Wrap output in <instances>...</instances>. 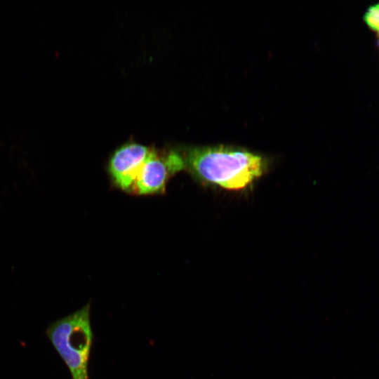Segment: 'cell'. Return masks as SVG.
Here are the masks:
<instances>
[{
    "label": "cell",
    "mask_w": 379,
    "mask_h": 379,
    "mask_svg": "<svg viewBox=\"0 0 379 379\" xmlns=\"http://www.w3.org/2000/svg\"><path fill=\"white\" fill-rule=\"evenodd\" d=\"M47 334L72 379H88V364L93 340L89 305L53 322Z\"/></svg>",
    "instance_id": "2"
},
{
    "label": "cell",
    "mask_w": 379,
    "mask_h": 379,
    "mask_svg": "<svg viewBox=\"0 0 379 379\" xmlns=\"http://www.w3.org/2000/svg\"><path fill=\"white\" fill-rule=\"evenodd\" d=\"M378 43H379V32H378Z\"/></svg>",
    "instance_id": "6"
},
{
    "label": "cell",
    "mask_w": 379,
    "mask_h": 379,
    "mask_svg": "<svg viewBox=\"0 0 379 379\" xmlns=\"http://www.w3.org/2000/svg\"><path fill=\"white\" fill-rule=\"evenodd\" d=\"M366 24L373 30L379 32V3L369 6L364 15Z\"/></svg>",
    "instance_id": "5"
},
{
    "label": "cell",
    "mask_w": 379,
    "mask_h": 379,
    "mask_svg": "<svg viewBox=\"0 0 379 379\" xmlns=\"http://www.w3.org/2000/svg\"><path fill=\"white\" fill-rule=\"evenodd\" d=\"M184 166L182 157L178 153L170 152L163 156L151 149L140 170L133 189L142 194L159 192L165 186L168 176Z\"/></svg>",
    "instance_id": "3"
},
{
    "label": "cell",
    "mask_w": 379,
    "mask_h": 379,
    "mask_svg": "<svg viewBox=\"0 0 379 379\" xmlns=\"http://www.w3.org/2000/svg\"><path fill=\"white\" fill-rule=\"evenodd\" d=\"M182 159L203 180L232 190L248 187L265 168L261 156L225 146L190 147Z\"/></svg>",
    "instance_id": "1"
},
{
    "label": "cell",
    "mask_w": 379,
    "mask_h": 379,
    "mask_svg": "<svg viewBox=\"0 0 379 379\" xmlns=\"http://www.w3.org/2000/svg\"><path fill=\"white\" fill-rule=\"evenodd\" d=\"M152 149L131 142L119 147L112 155L109 171L116 183L124 190L133 189L140 170Z\"/></svg>",
    "instance_id": "4"
}]
</instances>
